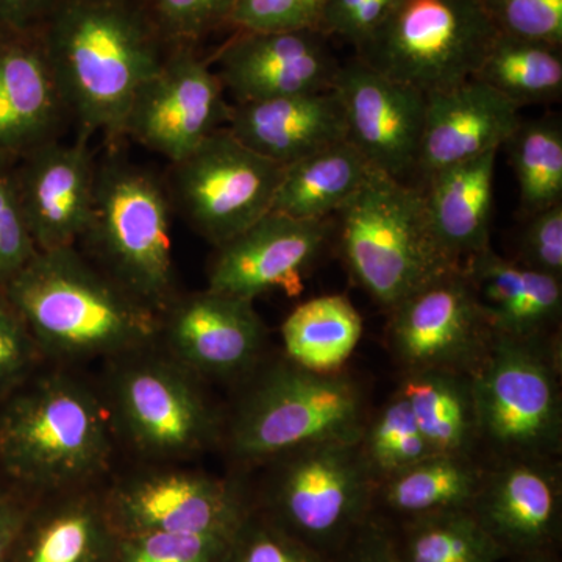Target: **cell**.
<instances>
[{
	"label": "cell",
	"mask_w": 562,
	"mask_h": 562,
	"mask_svg": "<svg viewBox=\"0 0 562 562\" xmlns=\"http://www.w3.org/2000/svg\"><path fill=\"white\" fill-rule=\"evenodd\" d=\"M517 262L562 279V203L530 214Z\"/></svg>",
	"instance_id": "42"
},
{
	"label": "cell",
	"mask_w": 562,
	"mask_h": 562,
	"mask_svg": "<svg viewBox=\"0 0 562 562\" xmlns=\"http://www.w3.org/2000/svg\"><path fill=\"white\" fill-rule=\"evenodd\" d=\"M479 442L502 460H553L562 441L560 361L541 339L492 333L469 373Z\"/></svg>",
	"instance_id": "5"
},
{
	"label": "cell",
	"mask_w": 562,
	"mask_h": 562,
	"mask_svg": "<svg viewBox=\"0 0 562 562\" xmlns=\"http://www.w3.org/2000/svg\"><path fill=\"white\" fill-rule=\"evenodd\" d=\"M503 562H560L553 552L522 554V557H509Z\"/></svg>",
	"instance_id": "47"
},
{
	"label": "cell",
	"mask_w": 562,
	"mask_h": 562,
	"mask_svg": "<svg viewBox=\"0 0 562 562\" xmlns=\"http://www.w3.org/2000/svg\"><path fill=\"white\" fill-rule=\"evenodd\" d=\"M171 195L150 172L110 161L95 171L91 239L110 276L155 312L172 302Z\"/></svg>",
	"instance_id": "7"
},
{
	"label": "cell",
	"mask_w": 562,
	"mask_h": 562,
	"mask_svg": "<svg viewBox=\"0 0 562 562\" xmlns=\"http://www.w3.org/2000/svg\"><path fill=\"white\" fill-rule=\"evenodd\" d=\"M283 171L221 128L173 162L171 199L192 227L220 247L272 211Z\"/></svg>",
	"instance_id": "10"
},
{
	"label": "cell",
	"mask_w": 562,
	"mask_h": 562,
	"mask_svg": "<svg viewBox=\"0 0 562 562\" xmlns=\"http://www.w3.org/2000/svg\"><path fill=\"white\" fill-rule=\"evenodd\" d=\"M24 524V514L14 503L0 502V562L7 558L16 542Z\"/></svg>",
	"instance_id": "46"
},
{
	"label": "cell",
	"mask_w": 562,
	"mask_h": 562,
	"mask_svg": "<svg viewBox=\"0 0 562 562\" xmlns=\"http://www.w3.org/2000/svg\"><path fill=\"white\" fill-rule=\"evenodd\" d=\"M527 213L562 203V127L557 117L520 121L505 144Z\"/></svg>",
	"instance_id": "32"
},
{
	"label": "cell",
	"mask_w": 562,
	"mask_h": 562,
	"mask_svg": "<svg viewBox=\"0 0 562 562\" xmlns=\"http://www.w3.org/2000/svg\"><path fill=\"white\" fill-rule=\"evenodd\" d=\"M227 124L239 143L283 168L347 140L346 114L335 90L235 103Z\"/></svg>",
	"instance_id": "23"
},
{
	"label": "cell",
	"mask_w": 562,
	"mask_h": 562,
	"mask_svg": "<svg viewBox=\"0 0 562 562\" xmlns=\"http://www.w3.org/2000/svg\"><path fill=\"white\" fill-rule=\"evenodd\" d=\"M38 350L27 325L0 291V392L27 375Z\"/></svg>",
	"instance_id": "43"
},
{
	"label": "cell",
	"mask_w": 562,
	"mask_h": 562,
	"mask_svg": "<svg viewBox=\"0 0 562 562\" xmlns=\"http://www.w3.org/2000/svg\"><path fill=\"white\" fill-rule=\"evenodd\" d=\"M94 161L83 139H50L13 172L22 213L38 251L76 247L87 236L94 211Z\"/></svg>",
	"instance_id": "18"
},
{
	"label": "cell",
	"mask_w": 562,
	"mask_h": 562,
	"mask_svg": "<svg viewBox=\"0 0 562 562\" xmlns=\"http://www.w3.org/2000/svg\"><path fill=\"white\" fill-rule=\"evenodd\" d=\"M328 0H236L231 24L239 31H317Z\"/></svg>",
	"instance_id": "39"
},
{
	"label": "cell",
	"mask_w": 562,
	"mask_h": 562,
	"mask_svg": "<svg viewBox=\"0 0 562 562\" xmlns=\"http://www.w3.org/2000/svg\"><path fill=\"white\" fill-rule=\"evenodd\" d=\"M57 0H0V24L40 27Z\"/></svg>",
	"instance_id": "45"
},
{
	"label": "cell",
	"mask_w": 562,
	"mask_h": 562,
	"mask_svg": "<svg viewBox=\"0 0 562 562\" xmlns=\"http://www.w3.org/2000/svg\"><path fill=\"white\" fill-rule=\"evenodd\" d=\"M114 401L128 438L150 457H187L217 438L216 413L183 366L133 361L117 373Z\"/></svg>",
	"instance_id": "12"
},
{
	"label": "cell",
	"mask_w": 562,
	"mask_h": 562,
	"mask_svg": "<svg viewBox=\"0 0 562 562\" xmlns=\"http://www.w3.org/2000/svg\"><path fill=\"white\" fill-rule=\"evenodd\" d=\"M272 522L336 557L371 519L376 480L358 442H322L276 458Z\"/></svg>",
	"instance_id": "9"
},
{
	"label": "cell",
	"mask_w": 562,
	"mask_h": 562,
	"mask_svg": "<svg viewBox=\"0 0 562 562\" xmlns=\"http://www.w3.org/2000/svg\"><path fill=\"white\" fill-rule=\"evenodd\" d=\"M36 251L38 249L22 213L13 172L5 165H0V288L9 283L35 257Z\"/></svg>",
	"instance_id": "40"
},
{
	"label": "cell",
	"mask_w": 562,
	"mask_h": 562,
	"mask_svg": "<svg viewBox=\"0 0 562 562\" xmlns=\"http://www.w3.org/2000/svg\"><path fill=\"white\" fill-rule=\"evenodd\" d=\"M398 0H328L317 32L336 36L360 49L387 20Z\"/></svg>",
	"instance_id": "41"
},
{
	"label": "cell",
	"mask_w": 562,
	"mask_h": 562,
	"mask_svg": "<svg viewBox=\"0 0 562 562\" xmlns=\"http://www.w3.org/2000/svg\"><path fill=\"white\" fill-rule=\"evenodd\" d=\"M105 532L99 514L74 505L55 514L33 536L24 562H103Z\"/></svg>",
	"instance_id": "34"
},
{
	"label": "cell",
	"mask_w": 562,
	"mask_h": 562,
	"mask_svg": "<svg viewBox=\"0 0 562 562\" xmlns=\"http://www.w3.org/2000/svg\"><path fill=\"white\" fill-rule=\"evenodd\" d=\"M339 214L351 276L384 308L461 269L432 233L422 188L375 172Z\"/></svg>",
	"instance_id": "3"
},
{
	"label": "cell",
	"mask_w": 562,
	"mask_h": 562,
	"mask_svg": "<svg viewBox=\"0 0 562 562\" xmlns=\"http://www.w3.org/2000/svg\"><path fill=\"white\" fill-rule=\"evenodd\" d=\"M113 505L131 535L233 536L247 516L241 495L232 483L195 472L136 476L116 491Z\"/></svg>",
	"instance_id": "19"
},
{
	"label": "cell",
	"mask_w": 562,
	"mask_h": 562,
	"mask_svg": "<svg viewBox=\"0 0 562 562\" xmlns=\"http://www.w3.org/2000/svg\"><path fill=\"white\" fill-rule=\"evenodd\" d=\"M395 542L401 562H503L508 558L471 509L403 520Z\"/></svg>",
	"instance_id": "31"
},
{
	"label": "cell",
	"mask_w": 562,
	"mask_h": 562,
	"mask_svg": "<svg viewBox=\"0 0 562 562\" xmlns=\"http://www.w3.org/2000/svg\"><path fill=\"white\" fill-rule=\"evenodd\" d=\"M360 446L376 484L435 453L398 392L371 422H366Z\"/></svg>",
	"instance_id": "33"
},
{
	"label": "cell",
	"mask_w": 562,
	"mask_h": 562,
	"mask_svg": "<svg viewBox=\"0 0 562 562\" xmlns=\"http://www.w3.org/2000/svg\"><path fill=\"white\" fill-rule=\"evenodd\" d=\"M236 0H143L151 24L168 46L192 44L231 24Z\"/></svg>",
	"instance_id": "36"
},
{
	"label": "cell",
	"mask_w": 562,
	"mask_h": 562,
	"mask_svg": "<svg viewBox=\"0 0 562 562\" xmlns=\"http://www.w3.org/2000/svg\"><path fill=\"white\" fill-rule=\"evenodd\" d=\"M225 562H335V557L299 541L272 520H257L247 514Z\"/></svg>",
	"instance_id": "37"
},
{
	"label": "cell",
	"mask_w": 562,
	"mask_h": 562,
	"mask_svg": "<svg viewBox=\"0 0 562 562\" xmlns=\"http://www.w3.org/2000/svg\"><path fill=\"white\" fill-rule=\"evenodd\" d=\"M483 471L472 457L432 453L376 484L375 502L403 520L471 509Z\"/></svg>",
	"instance_id": "28"
},
{
	"label": "cell",
	"mask_w": 562,
	"mask_h": 562,
	"mask_svg": "<svg viewBox=\"0 0 562 562\" xmlns=\"http://www.w3.org/2000/svg\"><path fill=\"white\" fill-rule=\"evenodd\" d=\"M110 452L101 403L65 376H50L21 392L0 417V460L21 482H80L101 471Z\"/></svg>",
	"instance_id": "6"
},
{
	"label": "cell",
	"mask_w": 562,
	"mask_h": 562,
	"mask_svg": "<svg viewBox=\"0 0 562 562\" xmlns=\"http://www.w3.org/2000/svg\"><path fill=\"white\" fill-rule=\"evenodd\" d=\"M192 44H176L160 68L140 87L124 133L147 149L179 162L221 131L232 106L220 77Z\"/></svg>",
	"instance_id": "11"
},
{
	"label": "cell",
	"mask_w": 562,
	"mask_h": 562,
	"mask_svg": "<svg viewBox=\"0 0 562 562\" xmlns=\"http://www.w3.org/2000/svg\"><path fill=\"white\" fill-rule=\"evenodd\" d=\"M375 172L353 144L342 140L286 166L272 211L294 220H327L339 213Z\"/></svg>",
	"instance_id": "26"
},
{
	"label": "cell",
	"mask_w": 562,
	"mask_h": 562,
	"mask_svg": "<svg viewBox=\"0 0 562 562\" xmlns=\"http://www.w3.org/2000/svg\"><path fill=\"white\" fill-rule=\"evenodd\" d=\"M333 90L346 114L347 140L375 171L403 181L416 172L425 94L355 58L339 66Z\"/></svg>",
	"instance_id": "14"
},
{
	"label": "cell",
	"mask_w": 562,
	"mask_h": 562,
	"mask_svg": "<svg viewBox=\"0 0 562 562\" xmlns=\"http://www.w3.org/2000/svg\"><path fill=\"white\" fill-rule=\"evenodd\" d=\"M487 327L517 339L547 338L562 313L557 277L506 260L487 247L462 262Z\"/></svg>",
	"instance_id": "24"
},
{
	"label": "cell",
	"mask_w": 562,
	"mask_h": 562,
	"mask_svg": "<svg viewBox=\"0 0 562 562\" xmlns=\"http://www.w3.org/2000/svg\"><path fill=\"white\" fill-rule=\"evenodd\" d=\"M390 312L387 338L406 372L443 369L471 373L491 341V328L462 266Z\"/></svg>",
	"instance_id": "13"
},
{
	"label": "cell",
	"mask_w": 562,
	"mask_h": 562,
	"mask_svg": "<svg viewBox=\"0 0 562 562\" xmlns=\"http://www.w3.org/2000/svg\"><path fill=\"white\" fill-rule=\"evenodd\" d=\"M361 335L360 313L342 294L310 299L281 325L288 360L317 373L342 372Z\"/></svg>",
	"instance_id": "29"
},
{
	"label": "cell",
	"mask_w": 562,
	"mask_h": 562,
	"mask_svg": "<svg viewBox=\"0 0 562 562\" xmlns=\"http://www.w3.org/2000/svg\"><path fill=\"white\" fill-rule=\"evenodd\" d=\"M471 513L509 557L553 552L561 538L562 483L553 460H502L483 472Z\"/></svg>",
	"instance_id": "17"
},
{
	"label": "cell",
	"mask_w": 562,
	"mask_h": 562,
	"mask_svg": "<svg viewBox=\"0 0 562 562\" xmlns=\"http://www.w3.org/2000/svg\"><path fill=\"white\" fill-rule=\"evenodd\" d=\"M166 310V339L188 371L238 375L260 357L266 327L254 302L206 288Z\"/></svg>",
	"instance_id": "20"
},
{
	"label": "cell",
	"mask_w": 562,
	"mask_h": 562,
	"mask_svg": "<svg viewBox=\"0 0 562 562\" xmlns=\"http://www.w3.org/2000/svg\"><path fill=\"white\" fill-rule=\"evenodd\" d=\"M497 151L432 173L422 188L436 239L460 262L491 247Z\"/></svg>",
	"instance_id": "25"
},
{
	"label": "cell",
	"mask_w": 562,
	"mask_h": 562,
	"mask_svg": "<svg viewBox=\"0 0 562 562\" xmlns=\"http://www.w3.org/2000/svg\"><path fill=\"white\" fill-rule=\"evenodd\" d=\"M397 392L432 452L472 457L479 430L469 373L408 371Z\"/></svg>",
	"instance_id": "27"
},
{
	"label": "cell",
	"mask_w": 562,
	"mask_h": 562,
	"mask_svg": "<svg viewBox=\"0 0 562 562\" xmlns=\"http://www.w3.org/2000/svg\"><path fill=\"white\" fill-rule=\"evenodd\" d=\"M224 91L236 103L333 90L341 63L328 38L305 31H239L216 58Z\"/></svg>",
	"instance_id": "15"
},
{
	"label": "cell",
	"mask_w": 562,
	"mask_h": 562,
	"mask_svg": "<svg viewBox=\"0 0 562 562\" xmlns=\"http://www.w3.org/2000/svg\"><path fill=\"white\" fill-rule=\"evenodd\" d=\"M0 291L38 349L54 357L131 353L161 330L154 308L92 268L76 247L36 251Z\"/></svg>",
	"instance_id": "2"
},
{
	"label": "cell",
	"mask_w": 562,
	"mask_h": 562,
	"mask_svg": "<svg viewBox=\"0 0 562 562\" xmlns=\"http://www.w3.org/2000/svg\"><path fill=\"white\" fill-rule=\"evenodd\" d=\"M519 110L475 79L428 92L416 172L427 180L450 166L498 151L519 127Z\"/></svg>",
	"instance_id": "22"
},
{
	"label": "cell",
	"mask_w": 562,
	"mask_h": 562,
	"mask_svg": "<svg viewBox=\"0 0 562 562\" xmlns=\"http://www.w3.org/2000/svg\"><path fill=\"white\" fill-rule=\"evenodd\" d=\"M63 111L41 27L0 24V165L54 139Z\"/></svg>",
	"instance_id": "21"
},
{
	"label": "cell",
	"mask_w": 562,
	"mask_h": 562,
	"mask_svg": "<svg viewBox=\"0 0 562 562\" xmlns=\"http://www.w3.org/2000/svg\"><path fill=\"white\" fill-rule=\"evenodd\" d=\"M235 535L138 532L122 543L120 562H225Z\"/></svg>",
	"instance_id": "35"
},
{
	"label": "cell",
	"mask_w": 562,
	"mask_h": 562,
	"mask_svg": "<svg viewBox=\"0 0 562 562\" xmlns=\"http://www.w3.org/2000/svg\"><path fill=\"white\" fill-rule=\"evenodd\" d=\"M561 49L498 33L473 79L483 81L517 109L558 101L562 94Z\"/></svg>",
	"instance_id": "30"
},
{
	"label": "cell",
	"mask_w": 562,
	"mask_h": 562,
	"mask_svg": "<svg viewBox=\"0 0 562 562\" xmlns=\"http://www.w3.org/2000/svg\"><path fill=\"white\" fill-rule=\"evenodd\" d=\"M327 220L302 221L269 211L216 247L209 290L255 302L268 292L299 294L302 277L327 243Z\"/></svg>",
	"instance_id": "16"
},
{
	"label": "cell",
	"mask_w": 562,
	"mask_h": 562,
	"mask_svg": "<svg viewBox=\"0 0 562 562\" xmlns=\"http://www.w3.org/2000/svg\"><path fill=\"white\" fill-rule=\"evenodd\" d=\"M497 36L480 0H398L357 57L428 94L473 79Z\"/></svg>",
	"instance_id": "8"
},
{
	"label": "cell",
	"mask_w": 562,
	"mask_h": 562,
	"mask_svg": "<svg viewBox=\"0 0 562 562\" xmlns=\"http://www.w3.org/2000/svg\"><path fill=\"white\" fill-rule=\"evenodd\" d=\"M66 110L85 132L124 133L168 44L136 0H57L40 25Z\"/></svg>",
	"instance_id": "1"
},
{
	"label": "cell",
	"mask_w": 562,
	"mask_h": 562,
	"mask_svg": "<svg viewBox=\"0 0 562 562\" xmlns=\"http://www.w3.org/2000/svg\"><path fill=\"white\" fill-rule=\"evenodd\" d=\"M366 422L364 397L350 376L306 371L288 360L244 395L228 441L238 460L269 461L314 443L358 442Z\"/></svg>",
	"instance_id": "4"
},
{
	"label": "cell",
	"mask_w": 562,
	"mask_h": 562,
	"mask_svg": "<svg viewBox=\"0 0 562 562\" xmlns=\"http://www.w3.org/2000/svg\"><path fill=\"white\" fill-rule=\"evenodd\" d=\"M335 562H401L395 535L371 517L336 554Z\"/></svg>",
	"instance_id": "44"
},
{
	"label": "cell",
	"mask_w": 562,
	"mask_h": 562,
	"mask_svg": "<svg viewBox=\"0 0 562 562\" xmlns=\"http://www.w3.org/2000/svg\"><path fill=\"white\" fill-rule=\"evenodd\" d=\"M502 35L562 47V0H480Z\"/></svg>",
	"instance_id": "38"
}]
</instances>
